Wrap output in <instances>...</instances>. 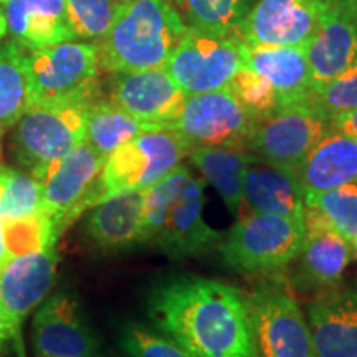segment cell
<instances>
[{
	"mask_svg": "<svg viewBox=\"0 0 357 357\" xmlns=\"http://www.w3.org/2000/svg\"><path fill=\"white\" fill-rule=\"evenodd\" d=\"M306 235L305 215L253 213L240 217L218 243L222 260L240 273H273L291 265Z\"/></svg>",
	"mask_w": 357,
	"mask_h": 357,
	"instance_id": "8992f818",
	"label": "cell"
},
{
	"mask_svg": "<svg viewBox=\"0 0 357 357\" xmlns=\"http://www.w3.org/2000/svg\"><path fill=\"white\" fill-rule=\"evenodd\" d=\"M0 227L8 258L42 252L60 238L55 220L43 212L24 217L0 215Z\"/></svg>",
	"mask_w": 357,
	"mask_h": 357,
	"instance_id": "f1b7e54d",
	"label": "cell"
},
{
	"mask_svg": "<svg viewBox=\"0 0 357 357\" xmlns=\"http://www.w3.org/2000/svg\"><path fill=\"white\" fill-rule=\"evenodd\" d=\"M205 182L178 164L146 190L141 245L174 261L200 257L218 247L222 235L205 220Z\"/></svg>",
	"mask_w": 357,
	"mask_h": 357,
	"instance_id": "7a4b0ae2",
	"label": "cell"
},
{
	"mask_svg": "<svg viewBox=\"0 0 357 357\" xmlns=\"http://www.w3.org/2000/svg\"><path fill=\"white\" fill-rule=\"evenodd\" d=\"M306 235L296 258L293 280L303 289L326 291L339 287L354 258L351 240L336 231L314 208L305 207Z\"/></svg>",
	"mask_w": 357,
	"mask_h": 357,
	"instance_id": "ac0fdd59",
	"label": "cell"
},
{
	"mask_svg": "<svg viewBox=\"0 0 357 357\" xmlns=\"http://www.w3.org/2000/svg\"><path fill=\"white\" fill-rule=\"evenodd\" d=\"M25 52L13 40L0 45V136L12 129L32 105Z\"/></svg>",
	"mask_w": 357,
	"mask_h": 357,
	"instance_id": "4316f807",
	"label": "cell"
},
{
	"mask_svg": "<svg viewBox=\"0 0 357 357\" xmlns=\"http://www.w3.org/2000/svg\"><path fill=\"white\" fill-rule=\"evenodd\" d=\"M7 35V19L3 8H0V42H2L3 37Z\"/></svg>",
	"mask_w": 357,
	"mask_h": 357,
	"instance_id": "74e56055",
	"label": "cell"
},
{
	"mask_svg": "<svg viewBox=\"0 0 357 357\" xmlns=\"http://www.w3.org/2000/svg\"><path fill=\"white\" fill-rule=\"evenodd\" d=\"M243 66L268 79L280 108L310 100L312 79L305 47L243 43Z\"/></svg>",
	"mask_w": 357,
	"mask_h": 357,
	"instance_id": "44dd1931",
	"label": "cell"
},
{
	"mask_svg": "<svg viewBox=\"0 0 357 357\" xmlns=\"http://www.w3.org/2000/svg\"><path fill=\"white\" fill-rule=\"evenodd\" d=\"M243 66V42L236 35L189 29L164 68L185 95L229 86Z\"/></svg>",
	"mask_w": 357,
	"mask_h": 357,
	"instance_id": "30bf717a",
	"label": "cell"
},
{
	"mask_svg": "<svg viewBox=\"0 0 357 357\" xmlns=\"http://www.w3.org/2000/svg\"><path fill=\"white\" fill-rule=\"evenodd\" d=\"M185 96L164 66L132 73H114L109 88V101L114 106L160 129H169L174 123Z\"/></svg>",
	"mask_w": 357,
	"mask_h": 357,
	"instance_id": "9a60e30c",
	"label": "cell"
},
{
	"mask_svg": "<svg viewBox=\"0 0 357 357\" xmlns=\"http://www.w3.org/2000/svg\"><path fill=\"white\" fill-rule=\"evenodd\" d=\"M121 347L129 357H195L171 337L136 323L123 328Z\"/></svg>",
	"mask_w": 357,
	"mask_h": 357,
	"instance_id": "e575fe53",
	"label": "cell"
},
{
	"mask_svg": "<svg viewBox=\"0 0 357 357\" xmlns=\"http://www.w3.org/2000/svg\"><path fill=\"white\" fill-rule=\"evenodd\" d=\"M192 147L172 129H153L136 136L106 158L95 185L79 204L77 218L116 195L147 190L189 155Z\"/></svg>",
	"mask_w": 357,
	"mask_h": 357,
	"instance_id": "277c9868",
	"label": "cell"
},
{
	"mask_svg": "<svg viewBox=\"0 0 357 357\" xmlns=\"http://www.w3.org/2000/svg\"><path fill=\"white\" fill-rule=\"evenodd\" d=\"M32 105L95 102L100 58L95 42H60L25 52ZM30 105V106H32Z\"/></svg>",
	"mask_w": 357,
	"mask_h": 357,
	"instance_id": "5b68a950",
	"label": "cell"
},
{
	"mask_svg": "<svg viewBox=\"0 0 357 357\" xmlns=\"http://www.w3.org/2000/svg\"><path fill=\"white\" fill-rule=\"evenodd\" d=\"M189 155L205 181L215 187L227 207L231 212L238 211L242 205L243 177L253 154L242 147L195 146Z\"/></svg>",
	"mask_w": 357,
	"mask_h": 357,
	"instance_id": "d4e9b609",
	"label": "cell"
},
{
	"mask_svg": "<svg viewBox=\"0 0 357 357\" xmlns=\"http://www.w3.org/2000/svg\"><path fill=\"white\" fill-rule=\"evenodd\" d=\"M306 319L312 357H357V288L319 291Z\"/></svg>",
	"mask_w": 357,
	"mask_h": 357,
	"instance_id": "d6986e66",
	"label": "cell"
},
{
	"mask_svg": "<svg viewBox=\"0 0 357 357\" xmlns=\"http://www.w3.org/2000/svg\"><path fill=\"white\" fill-rule=\"evenodd\" d=\"M8 261V255L6 252V245H3V236H2V227H0V270H2L3 265Z\"/></svg>",
	"mask_w": 357,
	"mask_h": 357,
	"instance_id": "8d00e7d4",
	"label": "cell"
},
{
	"mask_svg": "<svg viewBox=\"0 0 357 357\" xmlns=\"http://www.w3.org/2000/svg\"><path fill=\"white\" fill-rule=\"evenodd\" d=\"M351 243H352V247H354V250H356V252H357V231H356V234H354V236H352Z\"/></svg>",
	"mask_w": 357,
	"mask_h": 357,
	"instance_id": "f35d334b",
	"label": "cell"
},
{
	"mask_svg": "<svg viewBox=\"0 0 357 357\" xmlns=\"http://www.w3.org/2000/svg\"><path fill=\"white\" fill-rule=\"evenodd\" d=\"M242 204L253 213L303 217L305 190L296 174L253 155L243 177Z\"/></svg>",
	"mask_w": 357,
	"mask_h": 357,
	"instance_id": "603a6c76",
	"label": "cell"
},
{
	"mask_svg": "<svg viewBox=\"0 0 357 357\" xmlns=\"http://www.w3.org/2000/svg\"><path fill=\"white\" fill-rule=\"evenodd\" d=\"M91 105L61 102L30 106L12 126L10 153L19 169L40 181L53 162L84 141Z\"/></svg>",
	"mask_w": 357,
	"mask_h": 357,
	"instance_id": "52a82bcc",
	"label": "cell"
},
{
	"mask_svg": "<svg viewBox=\"0 0 357 357\" xmlns=\"http://www.w3.org/2000/svg\"><path fill=\"white\" fill-rule=\"evenodd\" d=\"M0 153H2V142H0Z\"/></svg>",
	"mask_w": 357,
	"mask_h": 357,
	"instance_id": "60d3db41",
	"label": "cell"
},
{
	"mask_svg": "<svg viewBox=\"0 0 357 357\" xmlns=\"http://www.w3.org/2000/svg\"><path fill=\"white\" fill-rule=\"evenodd\" d=\"M7 33L24 50L77 40L71 29L66 0H6Z\"/></svg>",
	"mask_w": 357,
	"mask_h": 357,
	"instance_id": "7402d4cb",
	"label": "cell"
},
{
	"mask_svg": "<svg viewBox=\"0 0 357 357\" xmlns=\"http://www.w3.org/2000/svg\"><path fill=\"white\" fill-rule=\"evenodd\" d=\"M0 316H2V311H0ZM2 318H3V316H2Z\"/></svg>",
	"mask_w": 357,
	"mask_h": 357,
	"instance_id": "7bdbcfd3",
	"label": "cell"
},
{
	"mask_svg": "<svg viewBox=\"0 0 357 357\" xmlns=\"http://www.w3.org/2000/svg\"><path fill=\"white\" fill-rule=\"evenodd\" d=\"M328 129L329 119L310 100L296 102L255 121L247 151L271 166L296 174Z\"/></svg>",
	"mask_w": 357,
	"mask_h": 357,
	"instance_id": "9c48e42d",
	"label": "cell"
},
{
	"mask_svg": "<svg viewBox=\"0 0 357 357\" xmlns=\"http://www.w3.org/2000/svg\"><path fill=\"white\" fill-rule=\"evenodd\" d=\"M236 100L243 106V109L252 116L255 121L273 114L276 109H280L278 98L273 86L268 83L266 78L258 75L257 71L242 66L231 82L229 83Z\"/></svg>",
	"mask_w": 357,
	"mask_h": 357,
	"instance_id": "d6a6232c",
	"label": "cell"
},
{
	"mask_svg": "<svg viewBox=\"0 0 357 357\" xmlns=\"http://www.w3.org/2000/svg\"><path fill=\"white\" fill-rule=\"evenodd\" d=\"M312 86L357 63V0H328L314 33L305 45Z\"/></svg>",
	"mask_w": 357,
	"mask_h": 357,
	"instance_id": "e0dca14e",
	"label": "cell"
},
{
	"mask_svg": "<svg viewBox=\"0 0 357 357\" xmlns=\"http://www.w3.org/2000/svg\"><path fill=\"white\" fill-rule=\"evenodd\" d=\"M119 2H124V0H119Z\"/></svg>",
	"mask_w": 357,
	"mask_h": 357,
	"instance_id": "ee69618b",
	"label": "cell"
},
{
	"mask_svg": "<svg viewBox=\"0 0 357 357\" xmlns=\"http://www.w3.org/2000/svg\"><path fill=\"white\" fill-rule=\"evenodd\" d=\"M56 270V245L42 252L8 258L0 270V311L12 339H19L24 319L52 291Z\"/></svg>",
	"mask_w": 357,
	"mask_h": 357,
	"instance_id": "7c38bea8",
	"label": "cell"
},
{
	"mask_svg": "<svg viewBox=\"0 0 357 357\" xmlns=\"http://www.w3.org/2000/svg\"><path fill=\"white\" fill-rule=\"evenodd\" d=\"M105 160L83 141L53 162L38 181L42 185V212L55 220L60 235L77 220L79 204L95 185Z\"/></svg>",
	"mask_w": 357,
	"mask_h": 357,
	"instance_id": "5bb4252c",
	"label": "cell"
},
{
	"mask_svg": "<svg viewBox=\"0 0 357 357\" xmlns=\"http://www.w3.org/2000/svg\"><path fill=\"white\" fill-rule=\"evenodd\" d=\"M146 190H132L89 208L83 234L91 248L118 253L141 245Z\"/></svg>",
	"mask_w": 357,
	"mask_h": 357,
	"instance_id": "ffe728a7",
	"label": "cell"
},
{
	"mask_svg": "<svg viewBox=\"0 0 357 357\" xmlns=\"http://www.w3.org/2000/svg\"><path fill=\"white\" fill-rule=\"evenodd\" d=\"M189 29L212 35H236L255 0H171Z\"/></svg>",
	"mask_w": 357,
	"mask_h": 357,
	"instance_id": "83f0119b",
	"label": "cell"
},
{
	"mask_svg": "<svg viewBox=\"0 0 357 357\" xmlns=\"http://www.w3.org/2000/svg\"><path fill=\"white\" fill-rule=\"evenodd\" d=\"M305 194L357 182V142L329 126L296 172Z\"/></svg>",
	"mask_w": 357,
	"mask_h": 357,
	"instance_id": "cb8c5ba5",
	"label": "cell"
},
{
	"mask_svg": "<svg viewBox=\"0 0 357 357\" xmlns=\"http://www.w3.org/2000/svg\"><path fill=\"white\" fill-rule=\"evenodd\" d=\"M247 298L258 357H312L306 314L287 284L273 278Z\"/></svg>",
	"mask_w": 357,
	"mask_h": 357,
	"instance_id": "ba28073f",
	"label": "cell"
},
{
	"mask_svg": "<svg viewBox=\"0 0 357 357\" xmlns=\"http://www.w3.org/2000/svg\"><path fill=\"white\" fill-rule=\"evenodd\" d=\"M305 207L314 208L347 240L357 231V182L326 192L305 194Z\"/></svg>",
	"mask_w": 357,
	"mask_h": 357,
	"instance_id": "f546056e",
	"label": "cell"
},
{
	"mask_svg": "<svg viewBox=\"0 0 357 357\" xmlns=\"http://www.w3.org/2000/svg\"><path fill=\"white\" fill-rule=\"evenodd\" d=\"M153 129H160L146 124L131 114L124 113L111 101L96 100L89 106L84 141L96 151L101 158H108L118 147L126 144L139 134Z\"/></svg>",
	"mask_w": 357,
	"mask_h": 357,
	"instance_id": "484cf974",
	"label": "cell"
},
{
	"mask_svg": "<svg viewBox=\"0 0 357 357\" xmlns=\"http://www.w3.org/2000/svg\"><path fill=\"white\" fill-rule=\"evenodd\" d=\"M3 2H6V0H0V3H3Z\"/></svg>",
	"mask_w": 357,
	"mask_h": 357,
	"instance_id": "b9f144b4",
	"label": "cell"
},
{
	"mask_svg": "<svg viewBox=\"0 0 357 357\" xmlns=\"http://www.w3.org/2000/svg\"><path fill=\"white\" fill-rule=\"evenodd\" d=\"M0 324H2V326H7V323H6V321H3L2 316H0ZM7 328H8V326H7ZM8 331H10V329H8ZM10 334H12V333H10Z\"/></svg>",
	"mask_w": 357,
	"mask_h": 357,
	"instance_id": "ab89813d",
	"label": "cell"
},
{
	"mask_svg": "<svg viewBox=\"0 0 357 357\" xmlns=\"http://www.w3.org/2000/svg\"><path fill=\"white\" fill-rule=\"evenodd\" d=\"M185 32L171 0H124L98 42L100 68L114 75L166 66Z\"/></svg>",
	"mask_w": 357,
	"mask_h": 357,
	"instance_id": "3957f363",
	"label": "cell"
},
{
	"mask_svg": "<svg viewBox=\"0 0 357 357\" xmlns=\"http://www.w3.org/2000/svg\"><path fill=\"white\" fill-rule=\"evenodd\" d=\"M155 329L195 357H258L248 298L220 280L177 275L147 296Z\"/></svg>",
	"mask_w": 357,
	"mask_h": 357,
	"instance_id": "6da1fadb",
	"label": "cell"
},
{
	"mask_svg": "<svg viewBox=\"0 0 357 357\" xmlns=\"http://www.w3.org/2000/svg\"><path fill=\"white\" fill-rule=\"evenodd\" d=\"M119 0H66V12L75 37L98 43L108 33Z\"/></svg>",
	"mask_w": 357,
	"mask_h": 357,
	"instance_id": "1f68e13d",
	"label": "cell"
},
{
	"mask_svg": "<svg viewBox=\"0 0 357 357\" xmlns=\"http://www.w3.org/2000/svg\"><path fill=\"white\" fill-rule=\"evenodd\" d=\"M95 357H96V356H95Z\"/></svg>",
	"mask_w": 357,
	"mask_h": 357,
	"instance_id": "f6af8a7d",
	"label": "cell"
},
{
	"mask_svg": "<svg viewBox=\"0 0 357 357\" xmlns=\"http://www.w3.org/2000/svg\"><path fill=\"white\" fill-rule=\"evenodd\" d=\"M42 212V185L22 169L0 166V215L24 217Z\"/></svg>",
	"mask_w": 357,
	"mask_h": 357,
	"instance_id": "4dcf8cb0",
	"label": "cell"
},
{
	"mask_svg": "<svg viewBox=\"0 0 357 357\" xmlns=\"http://www.w3.org/2000/svg\"><path fill=\"white\" fill-rule=\"evenodd\" d=\"M310 102L326 118L357 108V63L329 82L312 86Z\"/></svg>",
	"mask_w": 357,
	"mask_h": 357,
	"instance_id": "836d02e7",
	"label": "cell"
},
{
	"mask_svg": "<svg viewBox=\"0 0 357 357\" xmlns=\"http://www.w3.org/2000/svg\"><path fill=\"white\" fill-rule=\"evenodd\" d=\"M329 126L339 132L346 134V136H349L351 139L357 142V108L333 116L329 119Z\"/></svg>",
	"mask_w": 357,
	"mask_h": 357,
	"instance_id": "d590c367",
	"label": "cell"
},
{
	"mask_svg": "<svg viewBox=\"0 0 357 357\" xmlns=\"http://www.w3.org/2000/svg\"><path fill=\"white\" fill-rule=\"evenodd\" d=\"M33 349L38 357H95L98 339L73 294L45 298L32 321Z\"/></svg>",
	"mask_w": 357,
	"mask_h": 357,
	"instance_id": "4fadbf2b",
	"label": "cell"
},
{
	"mask_svg": "<svg viewBox=\"0 0 357 357\" xmlns=\"http://www.w3.org/2000/svg\"><path fill=\"white\" fill-rule=\"evenodd\" d=\"M255 119L240 105L229 86L187 95L169 129L195 146H229L247 149Z\"/></svg>",
	"mask_w": 357,
	"mask_h": 357,
	"instance_id": "8fae6325",
	"label": "cell"
},
{
	"mask_svg": "<svg viewBox=\"0 0 357 357\" xmlns=\"http://www.w3.org/2000/svg\"><path fill=\"white\" fill-rule=\"evenodd\" d=\"M328 0H255L240 25L247 45L305 47L318 26Z\"/></svg>",
	"mask_w": 357,
	"mask_h": 357,
	"instance_id": "2e32d148",
	"label": "cell"
}]
</instances>
